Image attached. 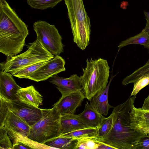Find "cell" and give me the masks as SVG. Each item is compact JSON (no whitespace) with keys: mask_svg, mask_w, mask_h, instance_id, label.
Segmentation results:
<instances>
[{"mask_svg":"<svg viewBox=\"0 0 149 149\" xmlns=\"http://www.w3.org/2000/svg\"><path fill=\"white\" fill-rule=\"evenodd\" d=\"M15 82L10 74L0 72V95L8 100H18L17 94L21 88Z\"/></svg>","mask_w":149,"mask_h":149,"instance_id":"12","label":"cell"},{"mask_svg":"<svg viewBox=\"0 0 149 149\" xmlns=\"http://www.w3.org/2000/svg\"><path fill=\"white\" fill-rule=\"evenodd\" d=\"M51 109H42V118L31 127L28 137L37 142L44 144L61 135V114L56 105Z\"/></svg>","mask_w":149,"mask_h":149,"instance_id":"5","label":"cell"},{"mask_svg":"<svg viewBox=\"0 0 149 149\" xmlns=\"http://www.w3.org/2000/svg\"><path fill=\"white\" fill-rule=\"evenodd\" d=\"M141 129L146 134H149V127L142 126H141Z\"/></svg>","mask_w":149,"mask_h":149,"instance_id":"33","label":"cell"},{"mask_svg":"<svg viewBox=\"0 0 149 149\" xmlns=\"http://www.w3.org/2000/svg\"><path fill=\"white\" fill-rule=\"evenodd\" d=\"M113 118L111 114L107 118L103 117L100 123L97 136L93 138L99 139L105 136L110 131L112 126Z\"/></svg>","mask_w":149,"mask_h":149,"instance_id":"22","label":"cell"},{"mask_svg":"<svg viewBox=\"0 0 149 149\" xmlns=\"http://www.w3.org/2000/svg\"><path fill=\"white\" fill-rule=\"evenodd\" d=\"M99 128H87L75 131L60 136L70 137L75 139L92 138L97 135Z\"/></svg>","mask_w":149,"mask_h":149,"instance_id":"20","label":"cell"},{"mask_svg":"<svg viewBox=\"0 0 149 149\" xmlns=\"http://www.w3.org/2000/svg\"><path fill=\"white\" fill-rule=\"evenodd\" d=\"M134 86L130 96L136 95L141 89L149 85V74L142 76L134 83Z\"/></svg>","mask_w":149,"mask_h":149,"instance_id":"26","label":"cell"},{"mask_svg":"<svg viewBox=\"0 0 149 149\" xmlns=\"http://www.w3.org/2000/svg\"><path fill=\"white\" fill-rule=\"evenodd\" d=\"M111 77L108 85L103 91L93 97L89 101V104L100 113L106 116L109 109L113 107L108 102V94L111 82L115 76Z\"/></svg>","mask_w":149,"mask_h":149,"instance_id":"15","label":"cell"},{"mask_svg":"<svg viewBox=\"0 0 149 149\" xmlns=\"http://www.w3.org/2000/svg\"><path fill=\"white\" fill-rule=\"evenodd\" d=\"M64 0L67 9L73 41L84 50L90 44L91 25L83 0Z\"/></svg>","mask_w":149,"mask_h":149,"instance_id":"3","label":"cell"},{"mask_svg":"<svg viewBox=\"0 0 149 149\" xmlns=\"http://www.w3.org/2000/svg\"><path fill=\"white\" fill-rule=\"evenodd\" d=\"M136 97L132 96L113 107L111 130L102 138H93L114 149H136L139 141L147 135L142 130L139 123L138 108L134 105Z\"/></svg>","mask_w":149,"mask_h":149,"instance_id":"1","label":"cell"},{"mask_svg":"<svg viewBox=\"0 0 149 149\" xmlns=\"http://www.w3.org/2000/svg\"><path fill=\"white\" fill-rule=\"evenodd\" d=\"M149 74V62L137 69L130 75L127 76L123 80L122 83L123 85L134 83L141 77Z\"/></svg>","mask_w":149,"mask_h":149,"instance_id":"21","label":"cell"},{"mask_svg":"<svg viewBox=\"0 0 149 149\" xmlns=\"http://www.w3.org/2000/svg\"><path fill=\"white\" fill-rule=\"evenodd\" d=\"M75 149H97L100 143L93 138L77 139Z\"/></svg>","mask_w":149,"mask_h":149,"instance_id":"25","label":"cell"},{"mask_svg":"<svg viewBox=\"0 0 149 149\" xmlns=\"http://www.w3.org/2000/svg\"><path fill=\"white\" fill-rule=\"evenodd\" d=\"M132 44L141 45L148 49L149 45V35L142 30L135 36L121 41L118 47V52L123 47Z\"/></svg>","mask_w":149,"mask_h":149,"instance_id":"19","label":"cell"},{"mask_svg":"<svg viewBox=\"0 0 149 149\" xmlns=\"http://www.w3.org/2000/svg\"><path fill=\"white\" fill-rule=\"evenodd\" d=\"M0 127L28 136L31 126L22 119L8 110L0 101Z\"/></svg>","mask_w":149,"mask_h":149,"instance_id":"8","label":"cell"},{"mask_svg":"<svg viewBox=\"0 0 149 149\" xmlns=\"http://www.w3.org/2000/svg\"><path fill=\"white\" fill-rule=\"evenodd\" d=\"M83 122L89 128H98L104 117L86 101L83 111L78 114Z\"/></svg>","mask_w":149,"mask_h":149,"instance_id":"17","label":"cell"},{"mask_svg":"<svg viewBox=\"0 0 149 149\" xmlns=\"http://www.w3.org/2000/svg\"><path fill=\"white\" fill-rule=\"evenodd\" d=\"M144 13L146 20V24L145 28L143 29L149 35V12L144 11Z\"/></svg>","mask_w":149,"mask_h":149,"instance_id":"30","label":"cell"},{"mask_svg":"<svg viewBox=\"0 0 149 149\" xmlns=\"http://www.w3.org/2000/svg\"><path fill=\"white\" fill-rule=\"evenodd\" d=\"M7 131L0 127V149H13V144Z\"/></svg>","mask_w":149,"mask_h":149,"instance_id":"27","label":"cell"},{"mask_svg":"<svg viewBox=\"0 0 149 149\" xmlns=\"http://www.w3.org/2000/svg\"><path fill=\"white\" fill-rule=\"evenodd\" d=\"M65 63L62 57L59 55L55 56L33 72L29 79L36 82L45 81L54 75L65 71Z\"/></svg>","mask_w":149,"mask_h":149,"instance_id":"9","label":"cell"},{"mask_svg":"<svg viewBox=\"0 0 149 149\" xmlns=\"http://www.w3.org/2000/svg\"><path fill=\"white\" fill-rule=\"evenodd\" d=\"M6 130L12 141L13 149L54 148L44 144L37 142L20 134L9 130Z\"/></svg>","mask_w":149,"mask_h":149,"instance_id":"13","label":"cell"},{"mask_svg":"<svg viewBox=\"0 0 149 149\" xmlns=\"http://www.w3.org/2000/svg\"><path fill=\"white\" fill-rule=\"evenodd\" d=\"M50 78L49 82L56 86V88L61 94V97L74 91L83 90L80 77L77 74L67 78L60 77L57 74Z\"/></svg>","mask_w":149,"mask_h":149,"instance_id":"11","label":"cell"},{"mask_svg":"<svg viewBox=\"0 0 149 149\" xmlns=\"http://www.w3.org/2000/svg\"><path fill=\"white\" fill-rule=\"evenodd\" d=\"M136 149H149V134L141 138L138 142Z\"/></svg>","mask_w":149,"mask_h":149,"instance_id":"29","label":"cell"},{"mask_svg":"<svg viewBox=\"0 0 149 149\" xmlns=\"http://www.w3.org/2000/svg\"><path fill=\"white\" fill-rule=\"evenodd\" d=\"M61 135L79 130L89 128L81 120L78 114H74L61 115Z\"/></svg>","mask_w":149,"mask_h":149,"instance_id":"16","label":"cell"},{"mask_svg":"<svg viewBox=\"0 0 149 149\" xmlns=\"http://www.w3.org/2000/svg\"><path fill=\"white\" fill-rule=\"evenodd\" d=\"M86 63V67L82 68L83 74L80 78L85 98L90 101L107 87L110 68L107 60L102 58L87 59Z\"/></svg>","mask_w":149,"mask_h":149,"instance_id":"2","label":"cell"},{"mask_svg":"<svg viewBox=\"0 0 149 149\" xmlns=\"http://www.w3.org/2000/svg\"><path fill=\"white\" fill-rule=\"evenodd\" d=\"M37 38L52 54L55 56L63 52L62 37L54 25L45 21L38 20L33 24Z\"/></svg>","mask_w":149,"mask_h":149,"instance_id":"6","label":"cell"},{"mask_svg":"<svg viewBox=\"0 0 149 149\" xmlns=\"http://www.w3.org/2000/svg\"><path fill=\"white\" fill-rule=\"evenodd\" d=\"M63 0H27L28 4L31 7L40 10L53 8Z\"/></svg>","mask_w":149,"mask_h":149,"instance_id":"23","label":"cell"},{"mask_svg":"<svg viewBox=\"0 0 149 149\" xmlns=\"http://www.w3.org/2000/svg\"><path fill=\"white\" fill-rule=\"evenodd\" d=\"M141 110L143 111L149 110V95L145 99Z\"/></svg>","mask_w":149,"mask_h":149,"instance_id":"31","label":"cell"},{"mask_svg":"<svg viewBox=\"0 0 149 149\" xmlns=\"http://www.w3.org/2000/svg\"><path fill=\"white\" fill-rule=\"evenodd\" d=\"M77 139L60 136L45 142L44 144L54 148L75 149Z\"/></svg>","mask_w":149,"mask_h":149,"instance_id":"18","label":"cell"},{"mask_svg":"<svg viewBox=\"0 0 149 149\" xmlns=\"http://www.w3.org/2000/svg\"><path fill=\"white\" fill-rule=\"evenodd\" d=\"M85 98L83 90H79L61 97L54 104L56 105L61 115L74 114Z\"/></svg>","mask_w":149,"mask_h":149,"instance_id":"10","label":"cell"},{"mask_svg":"<svg viewBox=\"0 0 149 149\" xmlns=\"http://www.w3.org/2000/svg\"><path fill=\"white\" fill-rule=\"evenodd\" d=\"M19 100L37 108L42 104V96L33 85L21 88L17 94Z\"/></svg>","mask_w":149,"mask_h":149,"instance_id":"14","label":"cell"},{"mask_svg":"<svg viewBox=\"0 0 149 149\" xmlns=\"http://www.w3.org/2000/svg\"><path fill=\"white\" fill-rule=\"evenodd\" d=\"M139 123L141 126L149 127V110L143 111L138 108Z\"/></svg>","mask_w":149,"mask_h":149,"instance_id":"28","label":"cell"},{"mask_svg":"<svg viewBox=\"0 0 149 149\" xmlns=\"http://www.w3.org/2000/svg\"><path fill=\"white\" fill-rule=\"evenodd\" d=\"M0 101L7 109L24 120L31 127L42 117V109L22 102L19 100H8L0 95Z\"/></svg>","mask_w":149,"mask_h":149,"instance_id":"7","label":"cell"},{"mask_svg":"<svg viewBox=\"0 0 149 149\" xmlns=\"http://www.w3.org/2000/svg\"><path fill=\"white\" fill-rule=\"evenodd\" d=\"M99 142L100 144L97 149H114L113 148L107 145L105 143Z\"/></svg>","mask_w":149,"mask_h":149,"instance_id":"32","label":"cell"},{"mask_svg":"<svg viewBox=\"0 0 149 149\" xmlns=\"http://www.w3.org/2000/svg\"><path fill=\"white\" fill-rule=\"evenodd\" d=\"M27 46L28 49L26 51L15 56L7 57L5 61L1 63L0 70L13 76L25 67L48 61L55 56L37 39Z\"/></svg>","mask_w":149,"mask_h":149,"instance_id":"4","label":"cell"},{"mask_svg":"<svg viewBox=\"0 0 149 149\" xmlns=\"http://www.w3.org/2000/svg\"><path fill=\"white\" fill-rule=\"evenodd\" d=\"M47 61L41 62L25 67L15 72L13 76L19 78L29 79L30 75Z\"/></svg>","mask_w":149,"mask_h":149,"instance_id":"24","label":"cell"},{"mask_svg":"<svg viewBox=\"0 0 149 149\" xmlns=\"http://www.w3.org/2000/svg\"><path fill=\"white\" fill-rule=\"evenodd\" d=\"M148 52H149V45L148 46ZM148 62H149V59H148L147 62L146 63H148Z\"/></svg>","mask_w":149,"mask_h":149,"instance_id":"34","label":"cell"}]
</instances>
